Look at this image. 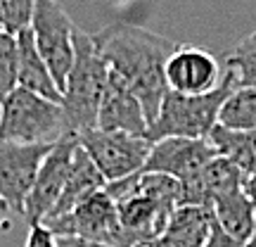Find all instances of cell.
<instances>
[{
	"mask_svg": "<svg viewBox=\"0 0 256 247\" xmlns=\"http://www.w3.org/2000/svg\"><path fill=\"white\" fill-rule=\"evenodd\" d=\"M92 43L107 67L119 74L136 93L147 124L152 126L162 100L168 93L166 62L180 46L171 38L133 24H112L92 34Z\"/></svg>",
	"mask_w": 256,
	"mask_h": 247,
	"instance_id": "1",
	"label": "cell"
},
{
	"mask_svg": "<svg viewBox=\"0 0 256 247\" xmlns=\"http://www.w3.org/2000/svg\"><path fill=\"white\" fill-rule=\"evenodd\" d=\"M104 190L116 204L121 228L136 247L164 233L171 214L178 209L180 183L166 174L136 171L107 183Z\"/></svg>",
	"mask_w": 256,
	"mask_h": 247,
	"instance_id": "2",
	"label": "cell"
},
{
	"mask_svg": "<svg viewBox=\"0 0 256 247\" xmlns=\"http://www.w3.org/2000/svg\"><path fill=\"white\" fill-rule=\"evenodd\" d=\"M110 67L98 53L92 36L74 31V64L62 91V110L66 128L74 136L98 128L102 93L107 86Z\"/></svg>",
	"mask_w": 256,
	"mask_h": 247,
	"instance_id": "3",
	"label": "cell"
},
{
	"mask_svg": "<svg viewBox=\"0 0 256 247\" xmlns=\"http://www.w3.org/2000/svg\"><path fill=\"white\" fill-rule=\"evenodd\" d=\"M238 86L232 81V76L226 72L223 81L216 91L206 95H180V93L168 91L162 100L159 114L154 124L147 128V140L159 143L164 138H209L211 128L218 124V112L223 102L228 100V95Z\"/></svg>",
	"mask_w": 256,
	"mask_h": 247,
	"instance_id": "4",
	"label": "cell"
},
{
	"mask_svg": "<svg viewBox=\"0 0 256 247\" xmlns=\"http://www.w3.org/2000/svg\"><path fill=\"white\" fill-rule=\"evenodd\" d=\"M64 136H69V128L60 102L19 86L0 100V140L55 145Z\"/></svg>",
	"mask_w": 256,
	"mask_h": 247,
	"instance_id": "5",
	"label": "cell"
},
{
	"mask_svg": "<svg viewBox=\"0 0 256 247\" xmlns=\"http://www.w3.org/2000/svg\"><path fill=\"white\" fill-rule=\"evenodd\" d=\"M43 223L55 235H78L110 247H133L128 233L121 228L116 204L107 195V190L95 192L69 214L46 219Z\"/></svg>",
	"mask_w": 256,
	"mask_h": 247,
	"instance_id": "6",
	"label": "cell"
},
{
	"mask_svg": "<svg viewBox=\"0 0 256 247\" xmlns=\"http://www.w3.org/2000/svg\"><path fill=\"white\" fill-rule=\"evenodd\" d=\"M31 34L43 62L50 69L52 81L57 83L60 93L64 91L66 76L74 64V31L69 15L60 8L57 0H38L31 19Z\"/></svg>",
	"mask_w": 256,
	"mask_h": 247,
	"instance_id": "7",
	"label": "cell"
},
{
	"mask_svg": "<svg viewBox=\"0 0 256 247\" xmlns=\"http://www.w3.org/2000/svg\"><path fill=\"white\" fill-rule=\"evenodd\" d=\"M78 145L90 155L92 164L100 169L107 183L142 171L147 155L152 150V143L147 138L128 136L119 131H100V128L81 133Z\"/></svg>",
	"mask_w": 256,
	"mask_h": 247,
	"instance_id": "8",
	"label": "cell"
},
{
	"mask_svg": "<svg viewBox=\"0 0 256 247\" xmlns=\"http://www.w3.org/2000/svg\"><path fill=\"white\" fill-rule=\"evenodd\" d=\"M78 147V136H64L62 140H57L52 150L48 152V157L43 159V164L38 169V176L34 181V188L28 192L26 202H24V219L31 223H43L50 216V211L55 209L57 200L62 195L69 171H72L74 152Z\"/></svg>",
	"mask_w": 256,
	"mask_h": 247,
	"instance_id": "9",
	"label": "cell"
},
{
	"mask_svg": "<svg viewBox=\"0 0 256 247\" xmlns=\"http://www.w3.org/2000/svg\"><path fill=\"white\" fill-rule=\"evenodd\" d=\"M52 145L0 140V200L14 214H24V202L34 188L38 169Z\"/></svg>",
	"mask_w": 256,
	"mask_h": 247,
	"instance_id": "10",
	"label": "cell"
},
{
	"mask_svg": "<svg viewBox=\"0 0 256 247\" xmlns=\"http://www.w3.org/2000/svg\"><path fill=\"white\" fill-rule=\"evenodd\" d=\"M214 157H218V150L214 147L209 138H164L159 143H152V150L147 155L142 171L152 174H166L183 183L194 174H200Z\"/></svg>",
	"mask_w": 256,
	"mask_h": 247,
	"instance_id": "11",
	"label": "cell"
},
{
	"mask_svg": "<svg viewBox=\"0 0 256 247\" xmlns=\"http://www.w3.org/2000/svg\"><path fill=\"white\" fill-rule=\"evenodd\" d=\"M226 72L209 50L180 46L166 62L168 91L180 95H206L216 91Z\"/></svg>",
	"mask_w": 256,
	"mask_h": 247,
	"instance_id": "12",
	"label": "cell"
},
{
	"mask_svg": "<svg viewBox=\"0 0 256 247\" xmlns=\"http://www.w3.org/2000/svg\"><path fill=\"white\" fill-rule=\"evenodd\" d=\"M98 128L100 131H119L128 136L145 138L147 124L142 105L136 98V93L128 88V83L121 79L116 72L110 69L107 86L102 93L100 112H98Z\"/></svg>",
	"mask_w": 256,
	"mask_h": 247,
	"instance_id": "13",
	"label": "cell"
},
{
	"mask_svg": "<svg viewBox=\"0 0 256 247\" xmlns=\"http://www.w3.org/2000/svg\"><path fill=\"white\" fill-rule=\"evenodd\" d=\"M214 226V211L206 207H178L162 235L145 240L147 247H204Z\"/></svg>",
	"mask_w": 256,
	"mask_h": 247,
	"instance_id": "14",
	"label": "cell"
},
{
	"mask_svg": "<svg viewBox=\"0 0 256 247\" xmlns=\"http://www.w3.org/2000/svg\"><path fill=\"white\" fill-rule=\"evenodd\" d=\"M17 86L36 93L46 100L62 105V93L57 88V83L52 81L48 64L43 62V57L38 53L31 29H24L22 34H17Z\"/></svg>",
	"mask_w": 256,
	"mask_h": 247,
	"instance_id": "15",
	"label": "cell"
},
{
	"mask_svg": "<svg viewBox=\"0 0 256 247\" xmlns=\"http://www.w3.org/2000/svg\"><path fill=\"white\" fill-rule=\"evenodd\" d=\"M104 185H107V181H104V176L100 174V169L92 164L90 155L78 145L76 152H74L72 171H69L66 185H64V190H62V195H60V200H57L55 209L50 211L48 219H55V216L69 214V211L76 209L83 200H88L90 195L104 190Z\"/></svg>",
	"mask_w": 256,
	"mask_h": 247,
	"instance_id": "16",
	"label": "cell"
},
{
	"mask_svg": "<svg viewBox=\"0 0 256 247\" xmlns=\"http://www.w3.org/2000/svg\"><path fill=\"white\" fill-rule=\"evenodd\" d=\"M211 211H214V221L228 235H232L240 242H247L252 238L256 226V209L242 190H232L216 197L211 204Z\"/></svg>",
	"mask_w": 256,
	"mask_h": 247,
	"instance_id": "17",
	"label": "cell"
},
{
	"mask_svg": "<svg viewBox=\"0 0 256 247\" xmlns=\"http://www.w3.org/2000/svg\"><path fill=\"white\" fill-rule=\"evenodd\" d=\"M209 140L218 155L230 159L244 176L256 174V131H230L216 124L211 128Z\"/></svg>",
	"mask_w": 256,
	"mask_h": 247,
	"instance_id": "18",
	"label": "cell"
},
{
	"mask_svg": "<svg viewBox=\"0 0 256 247\" xmlns=\"http://www.w3.org/2000/svg\"><path fill=\"white\" fill-rule=\"evenodd\" d=\"M218 124L230 131H256V91L238 86L218 112Z\"/></svg>",
	"mask_w": 256,
	"mask_h": 247,
	"instance_id": "19",
	"label": "cell"
},
{
	"mask_svg": "<svg viewBox=\"0 0 256 247\" xmlns=\"http://www.w3.org/2000/svg\"><path fill=\"white\" fill-rule=\"evenodd\" d=\"M226 72L232 76L235 86L256 91V41H242L226 60Z\"/></svg>",
	"mask_w": 256,
	"mask_h": 247,
	"instance_id": "20",
	"label": "cell"
},
{
	"mask_svg": "<svg viewBox=\"0 0 256 247\" xmlns=\"http://www.w3.org/2000/svg\"><path fill=\"white\" fill-rule=\"evenodd\" d=\"M38 0H0V29L12 36L31 27Z\"/></svg>",
	"mask_w": 256,
	"mask_h": 247,
	"instance_id": "21",
	"label": "cell"
},
{
	"mask_svg": "<svg viewBox=\"0 0 256 247\" xmlns=\"http://www.w3.org/2000/svg\"><path fill=\"white\" fill-rule=\"evenodd\" d=\"M17 88V36L0 29V100Z\"/></svg>",
	"mask_w": 256,
	"mask_h": 247,
	"instance_id": "22",
	"label": "cell"
},
{
	"mask_svg": "<svg viewBox=\"0 0 256 247\" xmlns=\"http://www.w3.org/2000/svg\"><path fill=\"white\" fill-rule=\"evenodd\" d=\"M24 247H57V235L46 223H31Z\"/></svg>",
	"mask_w": 256,
	"mask_h": 247,
	"instance_id": "23",
	"label": "cell"
},
{
	"mask_svg": "<svg viewBox=\"0 0 256 247\" xmlns=\"http://www.w3.org/2000/svg\"><path fill=\"white\" fill-rule=\"evenodd\" d=\"M204 247H247V242H240V240H235L232 235H228V233H226V230H223L218 223L214 221L211 233H209V240H206V245H204Z\"/></svg>",
	"mask_w": 256,
	"mask_h": 247,
	"instance_id": "24",
	"label": "cell"
},
{
	"mask_svg": "<svg viewBox=\"0 0 256 247\" xmlns=\"http://www.w3.org/2000/svg\"><path fill=\"white\" fill-rule=\"evenodd\" d=\"M57 247H110V245L92 242V240L78 238V235H57Z\"/></svg>",
	"mask_w": 256,
	"mask_h": 247,
	"instance_id": "25",
	"label": "cell"
},
{
	"mask_svg": "<svg viewBox=\"0 0 256 247\" xmlns=\"http://www.w3.org/2000/svg\"><path fill=\"white\" fill-rule=\"evenodd\" d=\"M242 192L247 195V200L252 202V207L256 209V174L244 176V183H242Z\"/></svg>",
	"mask_w": 256,
	"mask_h": 247,
	"instance_id": "26",
	"label": "cell"
},
{
	"mask_svg": "<svg viewBox=\"0 0 256 247\" xmlns=\"http://www.w3.org/2000/svg\"><path fill=\"white\" fill-rule=\"evenodd\" d=\"M8 214H10V207L0 200V223H5V221H8Z\"/></svg>",
	"mask_w": 256,
	"mask_h": 247,
	"instance_id": "27",
	"label": "cell"
},
{
	"mask_svg": "<svg viewBox=\"0 0 256 247\" xmlns=\"http://www.w3.org/2000/svg\"><path fill=\"white\" fill-rule=\"evenodd\" d=\"M247 247H256V226H254V233H252V238L247 240Z\"/></svg>",
	"mask_w": 256,
	"mask_h": 247,
	"instance_id": "28",
	"label": "cell"
},
{
	"mask_svg": "<svg viewBox=\"0 0 256 247\" xmlns=\"http://www.w3.org/2000/svg\"><path fill=\"white\" fill-rule=\"evenodd\" d=\"M249 38H252V41H256V31H254V34H252V36H249Z\"/></svg>",
	"mask_w": 256,
	"mask_h": 247,
	"instance_id": "29",
	"label": "cell"
}]
</instances>
